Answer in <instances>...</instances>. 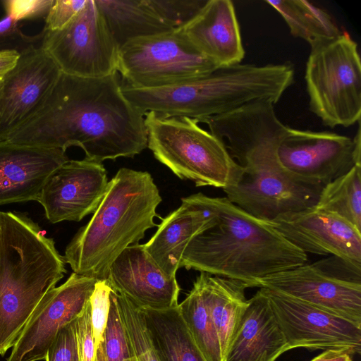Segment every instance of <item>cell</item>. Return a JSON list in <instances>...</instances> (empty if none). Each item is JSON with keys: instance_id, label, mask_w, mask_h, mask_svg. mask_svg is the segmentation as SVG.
<instances>
[{"instance_id": "obj_1", "label": "cell", "mask_w": 361, "mask_h": 361, "mask_svg": "<svg viewBox=\"0 0 361 361\" xmlns=\"http://www.w3.org/2000/svg\"><path fill=\"white\" fill-rule=\"evenodd\" d=\"M6 140L64 152L77 146L98 162L147 147L145 114L123 94L118 72L99 78L61 73L41 109Z\"/></svg>"}, {"instance_id": "obj_2", "label": "cell", "mask_w": 361, "mask_h": 361, "mask_svg": "<svg viewBox=\"0 0 361 361\" xmlns=\"http://www.w3.org/2000/svg\"><path fill=\"white\" fill-rule=\"evenodd\" d=\"M207 201L214 222L188 243L180 268L238 280L251 288L260 279L307 263V253L271 221L249 214L226 197L207 196Z\"/></svg>"}, {"instance_id": "obj_3", "label": "cell", "mask_w": 361, "mask_h": 361, "mask_svg": "<svg viewBox=\"0 0 361 361\" xmlns=\"http://www.w3.org/2000/svg\"><path fill=\"white\" fill-rule=\"evenodd\" d=\"M161 200L150 173L120 169L91 219L66 246V262L75 274L106 280L117 257L158 226L154 219Z\"/></svg>"}, {"instance_id": "obj_4", "label": "cell", "mask_w": 361, "mask_h": 361, "mask_svg": "<svg viewBox=\"0 0 361 361\" xmlns=\"http://www.w3.org/2000/svg\"><path fill=\"white\" fill-rule=\"evenodd\" d=\"M147 147L154 157L183 180L222 190L237 181L242 168L223 142L188 117L145 114Z\"/></svg>"}, {"instance_id": "obj_5", "label": "cell", "mask_w": 361, "mask_h": 361, "mask_svg": "<svg viewBox=\"0 0 361 361\" xmlns=\"http://www.w3.org/2000/svg\"><path fill=\"white\" fill-rule=\"evenodd\" d=\"M305 80L310 110L324 126L349 127L360 121L361 62L347 32L310 46Z\"/></svg>"}, {"instance_id": "obj_6", "label": "cell", "mask_w": 361, "mask_h": 361, "mask_svg": "<svg viewBox=\"0 0 361 361\" xmlns=\"http://www.w3.org/2000/svg\"><path fill=\"white\" fill-rule=\"evenodd\" d=\"M218 68L177 29L126 43L119 49L117 72L126 86L154 89L195 80Z\"/></svg>"}, {"instance_id": "obj_7", "label": "cell", "mask_w": 361, "mask_h": 361, "mask_svg": "<svg viewBox=\"0 0 361 361\" xmlns=\"http://www.w3.org/2000/svg\"><path fill=\"white\" fill-rule=\"evenodd\" d=\"M40 47L66 75L99 78L117 72L119 48L94 0L63 28L44 30Z\"/></svg>"}, {"instance_id": "obj_8", "label": "cell", "mask_w": 361, "mask_h": 361, "mask_svg": "<svg viewBox=\"0 0 361 361\" xmlns=\"http://www.w3.org/2000/svg\"><path fill=\"white\" fill-rule=\"evenodd\" d=\"M357 123L353 137L289 127L276 149L280 168L295 180L324 186L361 166L360 121Z\"/></svg>"}, {"instance_id": "obj_9", "label": "cell", "mask_w": 361, "mask_h": 361, "mask_svg": "<svg viewBox=\"0 0 361 361\" xmlns=\"http://www.w3.org/2000/svg\"><path fill=\"white\" fill-rule=\"evenodd\" d=\"M267 297L289 350L348 348L361 353V326L324 309L267 288Z\"/></svg>"}, {"instance_id": "obj_10", "label": "cell", "mask_w": 361, "mask_h": 361, "mask_svg": "<svg viewBox=\"0 0 361 361\" xmlns=\"http://www.w3.org/2000/svg\"><path fill=\"white\" fill-rule=\"evenodd\" d=\"M97 281L73 272L63 283L49 290L35 308L6 361L44 360L59 331L83 311Z\"/></svg>"}, {"instance_id": "obj_11", "label": "cell", "mask_w": 361, "mask_h": 361, "mask_svg": "<svg viewBox=\"0 0 361 361\" xmlns=\"http://www.w3.org/2000/svg\"><path fill=\"white\" fill-rule=\"evenodd\" d=\"M61 71L41 47L30 45L0 82V141L29 121L43 106Z\"/></svg>"}, {"instance_id": "obj_12", "label": "cell", "mask_w": 361, "mask_h": 361, "mask_svg": "<svg viewBox=\"0 0 361 361\" xmlns=\"http://www.w3.org/2000/svg\"><path fill=\"white\" fill-rule=\"evenodd\" d=\"M323 188L295 180L280 167H270L242 169L237 181L223 190L245 212L271 221L280 215L315 207Z\"/></svg>"}, {"instance_id": "obj_13", "label": "cell", "mask_w": 361, "mask_h": 361, "mask_svg": "<svg viewBox=\"0 0 361 361\" xmlns=\"http://www.w3.org/2000/svg\"><path fill=\"white\" fill-rule=\"evenodd\" d=\"M102 162L69 160L47 178L37 202L52 224L80 221L98 207L108 185Z\"/></svg>"}, {"instance_id": "obj_14", "label": "cell", "mask_w": 361, "mask_h": 361, "mask_svg": "<svg viewBox=\"0 0 361 361\" xmlns=\"http://www.w3.org/2000/svg\"><path fill=\"white\" fill-rule=\"evenodd\" d=\"M271 223L305 253L331 255L361 264V231L334 213L314 207L280 215Z\"/></svg>"}, {"instance_id": "obj_15", "label": "cell", "mask_w": 361, "mask_h": 361, "mask_svg": "<svg viewBox=\"0 0 361 361\" xmlns=\"http://www.w3.org/2000/svg\"><path fill=\"white\" fill-rule=\"evenodd\" d=\"M267 288L341 316L361 326V283L335 279L313 264H303L257 280Z\"/></svg>"}, {"instance_id": "obj_16", "label": "cell", "mask_w": 361, "mask_h": 361, "mask_svg": "<svg viewBox=\"0 0 361 361\" xmlns=\"http://www.w3.org/2000/svg\"><path fill=\"white\" fill-rule=\"evenodd\" d=\"M111 288L140 308L162 310L178 305L176 276L163 271L144 245L126 247L111 264L106 279Z\"/></svg>"}, {"instance_id": "obj_17", "label": "cell", "mask_w": 361, "mask_h": 361, "mask_svg": "<svg viewBox=\"0 0 361 361\" xmlns=\"http://www.w3.org/2000/svg\"><path fill=\"white\" fill-rule=\"evenodd\" d=\"M68 161L60 149L0 141V206L37 201L47 178Z\"/></svg>"}, {"instance_id": "obj_18", "label": "cell", "mask_w": 361, "mask_h": 361, "mask_svg": "<svg viewBox=\"0 0 361 361\" xmlns=\"http://www.w3.org/2000/svg\"><path fill=\"white\" fill-rule=\"evenodd\" d=\"M181 200L180 206L161 219L154 235L144 244L148 255L170 276H176L188 243L213 224L215 216L202 193Z\"/></svg>"}, {"instance_id": "obj_19", "label": "cell", "mask_w": 361, "mask_h": 361, "mask_svg": "<svg viewBox=\"0 0 361 361\" xmlns=\"http://www.w3.org/2000/svg\"><path fill=\"white\" fill-rule=\"evenodd\" d=\"M180 30L219 67L240 63L245 56L240 26L230 0H207L197 15Z\"/></svg>"}, {"instance_id": "obj_20", "label": "cell", "mask_w": 361, "mask_h": 361, "mask_svg": "<svg viewBox=\"0 0 361 361\" xmlns=\"http://www.w3.org/2000/svg\"><path fill=\"white\" fill-rule=\"evenodd\" d=\"M288 350L269 301L259 288L248 300L223 361H276Z\"/></svg>"}, {"instance_id": "obj_21", "label": "cell", "mask_w": 361, "mask_h": 361, "mask_svg": "<svg viewBox=\"0 0 361 361\" xmlns=\"http://www.w3.org/2000/svg\"><path fill=\"white\" fill-rule=\"evenodd\" d=\"M217 331L222 358L237 329L248 300L244 282L200 272L196 278Z\"/></svg>"}, {"instance_id": "obj_22", "label": "cell", "mask_w": 361, "mask_h": 361, "mask_svg": "<svg viewBox=\"0 0 361 361\" xmlns=\"http://www.w3.org/2000/svg\"><path fill=\"white\" fill-rule=\"evenodd\" d=\"M107 28L120 49L137 38L173 31L149 0H94Z\"/></svg>"}, {"instance_id": "obj_23", "label": "cell", "mask_w": 361, "mask_h": 361, "mask_svg": "<svg viewBox=\"0 0 361 361\" xmlns=\"http://www.w3.org/2000/svg\"><path fill=\"white\" fill-rule=\"evenodd\" d=\"M140 309L160 361H206L180 315L178 305L162 310Z\"/></svg>"}, {"instance_id": "obj_24", "label": "cell", "mask_w": 361, "mask_h": 361, "mask_svg": "<svg viewBox=\"0 0 361 361\" xmlns=\"http://www.w3.org/2000/svg\"><path fill=\"white\" fill-rule=\"evenodd\" d=\"M283 18L290 34L301 38L310 45L331 39L342 32L325 10L305 0H267Z\"/></svg>"}, {"instance_id": "obj_25", "label": "cell", "mask_w": 361, "mask_h": 361, "mask_svg": "<svg viewBox=\"0 0 361 361\" xmlns=\"http://www.w3.org/2000/svg\"><path fill=\"white\" fill-rule=\"evenodd\" d=\"M180 315L206 361H223L219 336L197 280L178 304Z\"/></svg>"}, {"instance_id": "obj_26", "label": "cell", "mask_w": 361, "mask_h": 361, "mask_svg": "<svg viewBox=\"0 0 361 361\" xmlns=\"http://www.w3.org/2000/svg\"><path fill=\"white\" fill-rule=\"evenodd\" d=\"M315 207L338 215L361 231V166L324 185Z\"/></svg>"}, {"instance_id": "obj_27", "label": "cell", "mask_w": 361, "mask_h": 361, "mask_svg": "<svg viewBox=\"0 0 361 361\" xmlns=\"http://www.w3.org/2000/svg\"><path fill=\"white\" fill-rule=\"evenodd\" d=\"M116 296L120 314L137 361H160L140 309L127 298L116 292Z\"/></svg>"}, {"instance_id": "obj_28", "label": "cell", "mask_w": 361, "mask_h": 361, "mask_svg": "<svg viewBox=\"0 0 361 361\" xmlns=\"http://www.w3.org/2000/svg\"><path fill=\"white\" fill-rule=\"evenodd\" d=\"M110 310L104 333V347L107 361H137L120 314L116 292L112 289Z\"/></svg>"}, {"instance_id": "obj_29", "label": "cell", "mask_w": 361, "mask_h": 361, "mask_svg": "<svg viewBox=\"0 0 361 361\" xmlns=\"http://www.w3.org/2000/svg\"><path fill=\"white\" fill-rule=\"evenodd\" d=\"M157 13L174 29L193 19L207 0H149Z\"/></svg>"}, {"instance_id": "obj_30", "label": "cell", "mask_w": 361, "mask_h": 361, "mask_svg": "<svg viewBox=\"0 0 361 361\" xmlns=\"http://www.w3.org/2000/svg\"><path fill=\"white\" fill-rule=\"evenodd\" d=\"M111 290L106 280H98L90 298L91 326L95 349L104 340Z\"/></svg>"}, {"instance_id": "obj_31", "label": "cell", "mask_w": 361, "mask_h": 361, "mask_svg": "<svg viewBox=\"0 0 361 361\" xmlns=\"http://www.w3.org/2000/svg\"><path fill=\"white\" fill-rule=\"evenodd\" d=\"M75 321L59 331L48 349L45 361H79Z\"/></svg>"}, {"instance_id": "obj_32", "label": "cell", "mask_w": 361, "mask_h": 361, "mask_svg": "<svg viewBox=\"0 0 361 361\" xmlns=\"http://www.w3.org/2000/svg\"><path fill=\"white\" fill-rule=\"evenodd\" d=\"M312 264L335 279L361 283V264L335 255H331Z\"/></svg>"}, {"instance_id": "obj_33", "label": "cell", "mask_w": 361, "mask_h": 361, "mask_svg": "<svg viewBox=\"0 0 361 361\" xmlns=\"http://www.w3.org/2000/svg\"><path fill=\"white\" fill-rule=\"evenodd\" d=\"M87 0H54L45 16L44 31L65 27L85 6Z\"/></svg>"}, {"instance_id": "obj_34", "label": "cell", "mask_w": 361, "mask_h": 361, "mask_svg": "<svg viewBox=\"0 0 361 361\" xmlns=\"http://www.w3.org/2000/svg\"><path fill=\"white\" fill-rule=\"evenodd\" d=\"M54 0H6L3 1L6 16L17 22L45 17Z\"/></svg>"}, {"instance_id": "obj_35", "label": "cell", "mask_w": 361, "mask_h": 361, "mask_svg": "<svg viewBox=\"0 0 361 361\" xmlns=\"http://www.w3.org/2000/svg\"><path fill=\"white\" fill-rule=\"evenodd\" d=\"M79 361H94L96 349L92 336L90 300L75 321Z\"/></svg>"}, {"instance_id": "obj_36", "label": "cell", "mask_w": 361, "mask_h": 361, "mask_svg": "<svg viewBox=\"0 0 361 361\" xmlns=\"http://www.w3.org/2000/svg\"><path fill=\"white\" fill-rule=\"evenodd\" d=\"M356 353L348 348L329 349L310 361H353Z\"/></svg>"}, {"instance_id": "obj_37", "label": "cell", "mask_w": 361, "mask_h": 361, "mask_svg": "<svg viewBox=\"0 0 361 361\" xmlns=\"http://www.w3.org/2000/svg\"><path fill=\"white\" fill-rule=\"evenodd\" d=\"M20 52L16 49L0 50V79L16 65Z\"/></svg>"}, {"instance_id": "obj_38", "label": "cell", "mask_w": 361, "mask_h": 361, "mask_svg": "<svg viewBox=\"0 0 361 361\" xmlns=\"http://www.w3.org/2000/svg\"><path fill=\"white\" fill-rule=\"evenodd\" d=\"M18 23L8 16L0 20V42L20 32Z\"/></svg>"}, {"instance_id": "obj_39", "label": "cell", "mask_w": 361, "mask_h": 361, "mask_svg": "<svg viewBox=\"0 0 361 361\" xmlns=\"http://www.w3.org/2000/svg\"><path fill=\"white\" fill-rule=\"evenodd\" d=\"M94 361H107L103 341L96 348Z\"/></svg>"}, {"instance_id": "obj_40", "label": "cell", "mask_w": 361, "mask_h": 361, "mask_svg": "<svg viewBox=\"0 0 361 361\" xmlns=\"http://www.w3.org/2000/svg\"><path fill=\"white\" fill-rule=\"evenodd\" d=\"M0 82H1V79H0Z\"/></svg>"}]
</instances>
